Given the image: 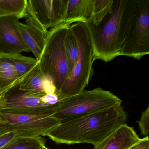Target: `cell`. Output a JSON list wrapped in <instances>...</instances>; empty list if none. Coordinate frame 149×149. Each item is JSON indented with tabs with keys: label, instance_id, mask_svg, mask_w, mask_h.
<instances>
[{
	"label": "cell",
	"instance_id": "cell-5",
	"mask_svg": "<svg viewBox=\"0 0 149 149\" xmlns=\"http://www.w3.org/2000/svg\"><path fill=\"white\" fill-rule=\"evenodd\" d=\"M70 25L63 23L49 30L38 60L41 71L52 80L57 93L70 74L64 40Z\"/></svg>",
	"mask_w": 149,
	"mask_h": 149
},
{
	"label": "cell",
	"instance_id": "cell-27",
	"mask_svg": "<svg viewBox=\"0 0 149 149\" xmlns=\"http://www.w3.org/2000/svg\"><path fill=\"white\" fill-rule=\"evenodd\" d=\"M1 97L0 96V103H1Z\"/></svg>",
	"mask_w": 149,
	"mask_h": 149
},
{
	"label": "cell",
	"instance_id": "cell-22",
	"mask_svg": "<svg viewBox=\"0 0 149 149\" xmlns=\"http://www.w3.org/2000/svg\"><path fill=\"white\" fill-rule=\"evenodd\" d=\"M140 132L145 137L149 136V107L148 106L142 113L139 121H138Z\"/></svg>",
	"mask_w": 149,
	"mask_h": 149
},
{
	"label": "cell",
	"instance_id": "cell-18",
	"mask_svg": "<svg viewBox=\"0 0 149 149\" xmlns=\"http://www.w3.org/2000/svg\"><path fill=\"white\" fill-rule=\"evenodd\" d=\"M27 8V0H0V18L16 16L25 18Z\"/></svg>",
	"mask_w": 149,
	"mask_h": 149
},
{
	"label": "cell",
	"instance_id": "cell-9",
	"mask_svg": "<svg viewBox=\"0 0 149 149\" xmlns=\"http://www.w3.org/2000/svg\"><path fill=\"white\" fill-rule=\"evenodd\" d=\"M67 0H27L26 17L48 30L64 23Z\"/></svg>",
	"mask_w": 149,
	"mask_h": 149
},
{
	"label": "cell",
	"instance_id": "cell-13",
	"mask_svg": "<svg viewBox=\"0 0 149 149\" xmlns=\"http://www.w3.org/2000/svg\"><path fill=\"white\" fill-rule=\"evenodd\" d=\"M93 0H67L64 23H86L92 12Z\"/></svg>",
	"mask_w": 149,
	"mask_h": 149
},
{
	"label": "cell",
	"instance_id": "cell-14",
	"mask_svg": "<svg viewBox=\"0 0 149 149\" xmlns=\"http://www.w3.org/2000/svg\"><path fill=\"white\" fill-rule=\"evenodd\" d=\"M1 54L14 68L18 76V84L40 67L39 62L35 58L27 57L21 54Z\"/></svg>",
	"mask_w": 149,
	"mask_h": 149
},
{
	"label": "cell",
	"instance_id": "cell-1",
	"mask_svg": "<svg viewBox=\"0 0 149 149\" xmlns=\"http://www.w3.org/2000/svg\"><path fill=\"white\" fill-rule=\"evenodd\" d=\"M126 121V112L119 104L61 123L47 136L59 144L89 143L95 146Z\"/></svg>",
	"mask_w": 149,
	"mask_h": 149
},
{
	"label": "cell",
	"instance_id": "cell-21",
	"mask_svg": "<svg viewBox=\"0 0 149 149\" xmlns=\"http://www.w3.org/2000/svg\"><path fill=\"white\" fill-rule=\"evenodd\" d=\"M16 137H17L16 132L10 129L8 124L1 128L0 149Z\"/></svg>",
	"mask_w": 149,
	"mask_h": 149
},
{
	"label": "cell",
	"instance_id": "cell-11",
	"mask_svg": "<svg viewBox=\"0 0 149 149\" xmlns=\"http://www.w3.org/2000/svg\"><path fill=\"white\" fill-rule=\"evenodd\" d=\"M25 19L26 22L20 23L22 37L30 52H32L35 59L38 61L45 46L49 31L42 28L32 18L26 17Z\"/></svg>",
	"mask_w": 149,
	"mask_h": 149
},
{
	"label": "cell",
	"instance_id": "cell-10",
	"mask_svg": "<svg viewBox=\"0 0 149 149\" xmlns=\"http://www.w3.org/2000/svg\"><path fill=\"white\" fill-rule=\"evenodd\" d=\"M20 23L19 17L16 16L0 18V53L30 52L23 40Z\"/></svg>",
	"mask_w": 149,
	"mask_h": 149
},
{
	"label": "cell",
	"instance_id": "cell-19",
	"mask_svg": "<svg viewBox=\"0 0 149 149\" xmlns=\"http://www.w3.org/2000/svg\"><path fill=\"white\" fill-rule=\"evenodd\" d=\"M42 137H16L0 149H40L45 146Z\"/></svg>",
	"mask_w": 149,
	"mask_h": 149
},
{
	"label": "cell",
	"instance_id": "cell-20",
	"mask_svg": "<svg viewBox=\"0 0 149 149\" xmlns=\"http://www.w3.org/2000/svg\"><path fill=\"white\" fill-rule=\"evenodd\" d=\"M70 26L65 37L64 47L70 74L76 62L78 54V48L75 36Z\"/></svg>",
	"mask_w": 149,
	"mask_h": 149
},
{
	"label": "cell",
	"instance_id": "cell-23",
	"mask_svg": "<svg viewBox=\"0 0 149 149\" xmlns=\"http://www.w3.org/2000/svg\"><path fill=\"white\" fill-rule=\"evenodd\" d=\"M129 149H149V136L140 139L136 143Z\"/></svg>",
	"mask_w": 149,
	"mask_h": 149
},
{
	"label": "cell",
	"instance_id": "cell-26",
	"mask_svg": "<svg viewBox=\"0 0 149 149\" xmlns=\"http://www.w3.org/2000/svg\"><path fill=\"white\" fill-rule=\"evenodd\" d=\"M7 125V124H6V125L0 124V129H1V128H2V127H3V126H5V125Z\"/></svg>",
	"mask_w": 149,
	"mask_h": 149
},
{
	"label": "cell",
	"instance_id": "cell-15",
	"mask_svg": "<svg viewBox=\"0 0 149 149\" xmlns=\"http://www.w3.org/2000/svg\"><path fill=\"white\" fill-rule=\"evenodd\" d=\"M45 77L40 67L33 74L18 84L20 90L28 95L41 97L47 95Z\"/></svg>",
	"mask_w": 149,
	"mask_h": 149
},
{
	"label": "cell",
	"instance_id": "cell-24",
	"mask_svg": "<svg viewBox=\"0 0 149 149\" xmlns=\"http://www.w3.org/2000/svg\"><path fill=\"white\" fill-rule=\"evenodd\" d=\"M8 123L5 118V116L2 113H0V124H8Z\"/></svg>",
	"mask_w": 149,
	"mask_h": 149
},
{
	"label": "cell",
	"instance_id": "cell-17",
	"mask_svg": "<svg viewBox=\"0 0 149 149\" xmlns=\"http://www.w3.org/2000/svg\"><path fill=\"white\" fill-rule=\"evenodd\" d=\"M114 0H93L92 12L88 22L97 26L113 10Z\"/></svg>",
	"mask_w": 149,
	"mask_h": 149
},
{
	"label": "cell",
	"instance_id": "cell-3",
	"mask_svg": "<svg viewBox=\"0 0 149 149\" xmlns=\"http://www.w3.org/2000/svg\"><path fill=\"white\" fill-rule=\"evenodd\" d=\"M70 27L77 42L78 54L74 68L58 92L62 99L84 90L93 74L95 61L93 45L85 23L75 22Z\"/></svg>",
	"mask_w": 149,
	"mask_h": 149
},
{
	"label": "cell",
	"instance_id": "cell-6",
	"mask_svg": "<svg viewBox=\"0 0 149 149\" xmlns=\"http://www.w3.org/2000/svg\"><path fill=\"white\" fill-rule=\"evenodd\" d=\"M149 53V0H137L136 14L120 56L137 60Z\"/></svg>",
	"mask_w": 149,
	"mask_h": 149
},
{
	"label": "cell",
	"instance_id": "cell-25",
	"mask_svg": "<svg viewBox=\"0 0 149 149\" xmlns=\"http://www.w3.org/2000/svg\"><path fill=\"white\" fill-rule=\"evenodd\" d=\"M40 149H48V148H47V147H46V146H43V147H42V148Z\"/></svg>",
	"mask_w": 149,
	"mask_h": 149
},
{
	"label": "cell",
	"instance_id": "cell-16",
	"mask_svg": "<svg viewBox=\"0 0 149 149\" xmlns=\"http://www.w3.org/2000/svg\"><path fill=\"white\" fill-rule=\"evenodd\" d=\"M17 73L9 61L0 53V96L18 85Z\"/></svg>",
	"mask_w": 149,
	"mask_h": 149
},
{
	"label": "cell",
	"instance_id": "cell-12",
	"mask_svg": "<svg viewBox=\"0 0 149 149\" xmlns=\"http://www.w3.org/2000/svg\"><path fill=\"white\" fill-rule=\"evenodd\" d=\"M140 138L132 127L126 123L114 131L94 149H129Z\"/></svg>",
	"mask_w": 149,
	"mask_h": 149
},
{
	"label": "cell",
	"instance_id": "cell-2",
	"mask_svg": "<svg viewBox=\"0 0 149 149\" xmlns=\"http://www.w3.org/2000/svg\"><path fill=\"white\" fill-rule=\"evenodd\" d=\"M137 0H114L111 13L98 26L85 23L95 60L109 62L120 56L133 22Z\"/></svg>",
	"mask_w": 149,
	"mask_h": 149
},
{
	"label": "cell",
	"instance_id": "cell-8",
	"mask_svg": "<svg viewBox=\"0 0 149 149\" xmlns=\"http://www.w3.org/2000/svg\"><path fill=\"white\" fill-rule=\"evenodd\" d=\"M3 115L9 128L18 137L47 136L49 132L61 123L52 115Z\"/></svg>",
	"mask_w": 149,
	"mask_h": 149
},
{
	"label": "cell",
	"instance_id": "cell-4",
	"mask_svg": "<svg viewBox=\"0 0 149 149\" xmlns=\"http://www.w3.org/2000/svg\"><path fill=\"white\" fill-rule=\"evenodd\" d=\"M121 99L100 88L84 90L59 101L53 116L61 123L122 104Z\"/></svg>",
	"mask_w": 149,
	"mask_h": 149
},
{
	"label": "cell",
	"instance_id": "cell-7",
	"mask_svg": "<svg viewBox=\"0 0 149 149\" xmlns=\"http://www.w3.org/2000/svg\"><path fill=\"white\" fill-rule=\"evenodd\" d=\"M41 97L28 95L16 85L7 91L1 97L0 113L12 115H52L57 104L50 106Z\"/></svg>",
	"mask_w": 149,
	"mask_h": 149
}]
</instances>
